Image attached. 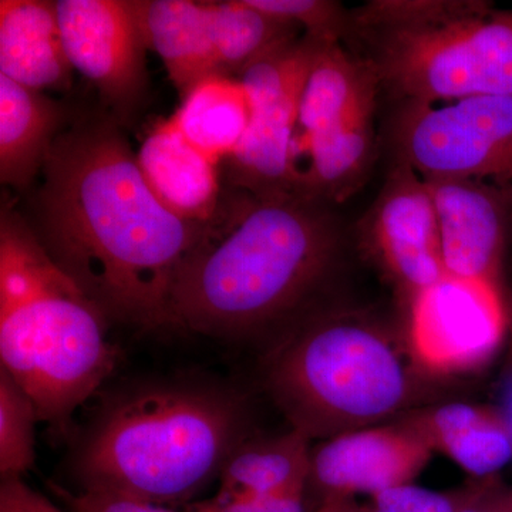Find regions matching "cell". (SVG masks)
Returning <instances> with one entry per match:
<instances>
[{
    "mask_svg": "<svg viewBox=\"0 0 512 512\" xmlns=\"http://www.w3.org/2000/svg\"><path fill=\"white\" fill-rule=\"evenodd\" d=\"M40 175L26 220L50 258L110 322L175 328L178 275L215 220L185 221L161 204L111 114L64 127Z\"/></svg>",
    "mask_w": 512,
    "mask_h": 512,
    "instance_id": "6da1fadb",
    "label": "cell"
},
{
    "mask_svg": "<svg viewBox=\"0 0 512 512\" xmlns=\"http://www.w3.org/2000/svg\"><path fill=\"white\" fill-rule=\"evenodd\" d=\"M210 237L181 269L175 328L221 342L272 343L316 311L339 251L328 204L229 191Z\"/></svg>",
    "mask_w": 512,
    "mask_h": 512,
    "instance_id": "7a4b0ae2",
    "label": "cell"
},
{
    "mask_svg": "<svg viewBox=\"0 0 512 512\" xmlns=\"http://www.w3.org/2000/svg\"><path fill=\"white\" fill-rule=\"evenodd\" d=\"M244 394L201 377L128 384L100 404L72 454L80 491L185 507L251 437Z\"/></svg>",
    "mask_w": 512,
    "mask_h": 512,
    "instance_id": "3957f363",
    "label": "cell"
},
{
    "mask_svg": "<svg viewBox=\"0 0 512 512\" xmlns=\"http://www.w3.org/2000/svg\"><path fill=\"white\" fill-rule=\"evenodd\" d=\"M110 320L50 258L25 215L0 212V367L35 403L40 421L66 431L113 373Z\"/></svg>",
    "mask_w": 512,
    "mask_h": 512,
    "instance_id": "277c9868",
    "label": "cell"
},
{
    "mask_svg": "<svg viewBox=\"0 0 512 512\" xmlns=\"http://www.w3.org/2000/svg\"><path fill=\"white\" fill-rule=\"evenodd\" d=\"M412 363L369 318L316 309L272 343L265 386L293 430L323 441L403 413L419 393Z\"/></svg>",
    "mask_w": 512,
    "mask_h": 512,
    "instance_id": "5b68a950",
    "label": "cell"
},
{
    "mask_svg": "<svg viewBox=\"0 0 512 512\" xmlns=\"http://www.w3.org/2000/svg\"><path fill=\"white\" fill-rule=\"evenodd\" d=\"M363 60L403 103L512 96V10L466 0H379L352 15Z\"/></svg>",
    "mask_w": 512,
    "mask_h": 512,
    "instance_id": "8992f818",
    "label": "cell"
},
{
    "mask_svg": "<svg viewBox=\"0 0 512 512\" xmlns=\"http://www.w3.org/2000/svg\"><path fill=\"white\" fill-rule=\"evenodd\" d=\"M392 143L396 163L423 180L478 181L512 197V96L403 103Z\"/></svg>",
    "mask_w": 512,
    "mask_h": 512,
    "instance_id": "52a82bcc",
    "label": "cell"
},
{
    "mask_svg": "<svg viewBox=\"0 0 512 512\" xmlns=\"http://www.w3.org/2000/svg\"><path fill=\"white\" fill-rule=\"evenodd\" d=\"M320 42L325 40L303 33L239 74L251 104V123L237 153L224 163L228 190L258 200L296 194L293 138L303 87Z\"/></svg>",
    "mask_w": 512,
    "mask_h": 512,
    "instance_id": "ba28073f",
    "label": "cell"
},
{
    "mask_svg": "<svg viewBox=\"0 0 512 512\" xmlns=\"http://www.w3.org/2000/svg\"><path fill=\"white\" fill-rule=\"evenodd\" d=\"M505 328L497 284L446 274L410 301L407 348L426 372L466 373L491 359Z\"/></svg>",
    "mask_w": 512,
    "mask_h": 512,
    "instance_id": "9c48e42d",
    "label": "cell"
},
{
    "mask_svg": "<svg viewBox=\"0 0 512 512\" xmlns=\"http://www.w3.org/2000/svg\"><path fill=\"white\" fill-rule=\"evenodd\" d=\"M60 32L73 70L96 87L116 117L133 113L148 86V47L130 0H57Z\"/></svg>",
    "mask_w": 512,
    "mask_h": 512,
    "instance_id": "30bf717a",
    "label": "cell"
},
{
    "mask_svg": "<svg viewBox=\"0 0 512 512\" xmlns=\"http://www.w3.org/2000/svg\"><path fill=\"white\" fill-rule=\"evenodd\" d=\"M363 239L409 301L446 275L429 185L409 165L390 171L363 221Z\"/></svg>",
    "mask_w": 512,
    "mask_h": 512,
    "instance_id": "8fae6325",
    "label": "cell"
},
{
    "mask_svg": "<svg viewBox=\"0 0 512 512\" xmlns=\"http://www.w3.org/2000/svg\"><path fill=\"white\" fill-rule=\"evenodd\" d=\"M431 454L429 446L400 421L348 431L312 448L308 490H315L319 501L375 495L412 483Z\"/></svg>",
    "mask_w": 512,
    "mask_h": 512,
    "instance_id": "7c38bea8",
    "label": "cell"
},
{
    "mask_svg": "<svg viewBox=\"0 0 512 512\" xmlns=\"http://www.w3.org/2000/svg\"><path fill=\"white\" fill-rule=\"evenodd\" d=\"M426 183L439 220L446 274L497 284L512 197L478 181Z\"/></svg>",
    "mask_w": 512,
    "mask_h": 512,
    "instance_id": "4fadbf2b",
    "label": "cell"
},
{
    "mask_svg": "<svg viewBox=\"0 0 512 512\" xmlns=\"http://www.w3.org/2000/svg\"><path fill=\"white\" fill-rule=\"evenodd\" d=\"M137 160L148 187L167 210L185 221L217 218L227 192H222L220 163L194 146L174 117L147 134Z\"/></svg>",
    "mask_w": 512,
    "mask_h": 512,
    "instance_id": "5bb4252c",
    "label": "cell"
},
{
    "mask_svg": "<svg viewBox=\"0 0 512 512\" xmlns=\"http://www.w3.org/2000/svg\"><path fill=\"white\" fill-rule=\"evenodd\" d=\"M0 74L37 92L72 87L56 2H0Z\"/></svg>",
    "mask_w": 512,
    "mask_h": 512,
    "instance_id": "9a60e30c",
    "label": "cell"
},
{
    "mask_svg": "<svg viewBox=\"0 0 512 512\" xmlns=\"http://www.w3.org/2000/svg\"><path fill=\"white\" fill-rule=\"evenodd\" d=\"M148 49L163 60L181 99L202 80L220 76L210 2L130 0Z\"/></svg>",
    "mask_w": 512,
    "mask_h": 512,
    "instance_id": "2e32d148",
    "label": "cell"
},
{
    "mask_svg": "<svg viewBox=\"0 0 512 512\" xmlns=\"http://www.w3.org/2000/svg\"><path fill=\"white\" fill-rule=\"evenodd\" d=\"M379 87L362 57L349 55L339 42H320L303 87L295 137L372 119Z\"/></svg>",
    "mask_w": 512,
    "mask_h": 512,
    "instance_id": "e0dca14e",
    "label": "cell"
},
{
    "mask_svg": "<svg viewBox=\"0 0 512 512\" xmlns=\"http://www.w3.org/2000/svg\"><path fill=\"white\" fill-rule=\"evenodd\" d=\"M431 451H439L476 477L488 478L512 458V437L500 413L448 403L414 410L400 420Z\"/></svg>",
    "mask_w": 512,
    "mask_h": 512,
    "instance_id": "ac0fdd59",
    "label": "cell"
},
{
    "mask_svg": "<svg viewBox=\"0 0 512 512\" xmlns=\"http://www.w3.org/2000/svg\"><path fill=\"white\" fill-rule=\"evenodd\" d=\"M66 127V110L43 92L0 74V181L30 188Z\"/></svg>",
    "mask_w": 512,
    "mask_h": 512,
    "instance_id": "d6986e66",
    "label": "cell"
},
{
    "mask_svg": "<svg viewBox=\"0 0 512 512\" xmlns=\"http://www.w3.org/2000/svg\"><path fill=\"white\" fill-rule=\"evenodd\" d=\"M375 146L373 117L293 138V165L302 156L305 163L296 175V194L328 205L345 201L369 174Z\"/></svg>",
    "mask_w": 512,
    "mask_h": 512,
    "instance_id": "ffe728a7",
    "label": "cell"
},
{
    "mask_svg": "<svg viewBox=\"0 0 512 512\" xmlns=\"http://www.w3.org/2000/svg\"><path fill=\"white\" fill-rule=\"evenodd\" d=\"M173 117L194 146L217 163H225L244 141L251 104L241 80L211 76L184 97Z\"/></svg>",
    "mask_w": 512,
    "mask_h": 512,
    "instance_id": "44dd1931",
    "label": "cell"
},
{
    "mask_svg": "<svg viewBox=\"0 0 512 512\" xmlns=\"http://www.w3.org/2000/svg\"><path fill=\"white\" fill-rule=\"evenodd\" d=\"M311 441L293 429L265 439L249 437L225 464L218 493L271 495L308 490Z\"/></svg>",
    "mask_w": 512,
    "mask_h": 512,
    "instance_id": "7402d4cb",
    "label": "cell"
},
{
    "mask_svg": "<svg viewBox=\"0 0 512 512\" xmlns=\"http://www.w3.org/2000/svg\"><path fill=\"white\" fill-rule=\"evenodd\" d=\"M210 10L220 76L238 79L249 64L298 37V26L254 8L248 0L210 2Z\"/></svg>",
    "mask_w": 512,
    "mask_h": 512,
    "instance_id": "603a6c76",
    "label": "cell"
},
{
    "mask_svg": "<svg viewBox=\"0 0 512 512\" xmlns=\"http://www.w3.org/2000/svg\"><path fill=\"white\" fill-rule=\"evenodd\" d=\"M35 403L0 367V474L22 477L35 466Z\"/></svg>",
    "mask_w": 512,
    "mask_h": 512,
    "instance_id": "cb8c5ba5",
    "label": "cell"
},
{
    "mask_svg": "<svg viewBox=\"0 0 512 512\" xmlns=\"http://www.w3.org/2000/svg\"><path fill=\"white\" fill-rule=\"evenodd\" d=\"M249 5L275 18L288 20L305 35L325 42H340L352 30V16L329 0H248Z\"/></svg>",
    "mask_w": 512,
    "mask_h": 512,
    "instance_id": "d4e9b609",
    "label": "cell"
},
{
    "mask_svg": "<svg viewBox=\"0 0 512 512\" xmlns=\"http://www.w3.org/2000/svg\"><path fill=\"white\" fill-rule=\"evenodd\" d=\"M480 484L457 491H433L412 483L372 495L369 512H460L477 494Z\"/></svg>",
    "mask_w": 512,
    "mask_h": 512,
    "instance_id": "484cf974",
    "label": "cell"
},
{
    "mask_svg": "<svg viewBox=\"0 0 512 512\" xmlns=\"http://www.w3.org/2000/svg\"><path fill=\"white\" fill-rule=\"evenodd\" d=\"M306 488L271 495L222 494L185 505V512H309Z\"/></svg>",
    "mask_w": 512,
    "mask_h": 512,
    "instance_id": "4316f807",
    "label": "cell"
},
{
    "mask_svg": "<svg viewBox=\"0 0 512 512\" xmlns=\"http://www.w3.org/2000/svg\"><path fill=\"white\" fill-rule=\"evenodd\" d=\"M70 512H175L165 505L148 503L137 498L124 497L109 493H94V491H79L66 494Z\"/></svg>",
    "mask_w": 512,
    "mask_h": 512,
    "instance_id": "83f0119b",
    "label": "cell"
},
{
    "mask_svg": "<svg viewBox=\"0 0 512 512\" xmlns=\"http://www.w3.org/2000/svg\"><path fill=\"white\" fill-rule=\"evenodd\" d=\"M0 512H70L60 510L45 495L37 493L22 477L2 478Z\"/></svg>",
    "mask_w": 512,
    "mask_h": 512,
    "instance_id": "f1b7e54d",
    "label": "cell"
},
{
    "mask_svg": "<svg viewBox=\"0 0 512 512\" xmlns=\"http://www.w3.org/2000/svg\"><path fill=\"white\" fill-rule=\"evenodd\" d=\"M460 512H512V490L487 478Z\"/></svg>",
    "mask_w": 512,
    "mask_h": 512,
    "instance_id": "f546056e",
    "label": "cell"
},
{
    "mask_svg": "<svg viewBox=\"0 0 512 512\" xmlns=\"http://www.w3.org/2000/svg\"><path fill=\"white\" fill-rule=\"evenodd\" d=\"M309 512H369L357 504L353 497H330L319 501Z\"/></svg>",
    "mask_w": 512,
    "mask_h": 512,
    "instance_id": "4dcf8cb0",
    "label": "cell"
},
{
    "mask_svg": "<svg viewBox=\"0 0 512 512\" xmlns=\"http://www.w3.org/2000/svg\"><path fill=\"white\" fill-rule=\"evenodd\" d=\"M501 417H503L505 424H507L512 437V386L510 392H508L507 400H505V410Z\"/></svg>",
    "mask_w": 512,
    "mask_h": 512,
    "instance_id": "1f68e13d",
    "label": "cell"
}]
</instances>
